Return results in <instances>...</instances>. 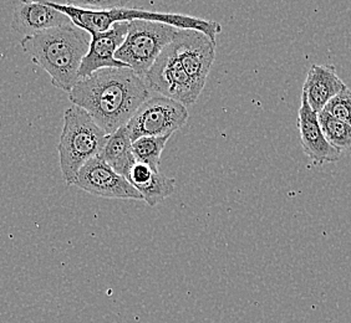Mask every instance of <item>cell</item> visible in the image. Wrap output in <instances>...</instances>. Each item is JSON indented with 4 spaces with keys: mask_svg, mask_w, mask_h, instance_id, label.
Here are the masks:
<instances>
[{
    "mask_svg": "<svg viewBox=\"0 0 351 323\" xmlns=\"http://www.w3.org/2000/svg\"><path fill=\"white\" fill-rule=\"evenodd\" d=\"M68 94L73 105L85 109L110 135L126 126L149 100V88L131 68H102L79 80Z\"/></svg>",
    "mask_w": 351,
    "mask_h": 323,
    "instance_id": "cell-1",
    "label": "cell"
},
{
    "mask_svg": "<svg viewBox=\"0 0 351 323\" xmlns=\"http://www.w3.org/2000/svg\"><path fill=\"white\" fill-rule=\"evenodd\" d=\"M90 42L91 35L71 23L23 36L21 47L35 65L47 73L53 86L69 94L79 82V71Z\"/></svg>",
    "mask_w": 351,
    "mask_h": 323,
    "instance_id": "cell-2",
    "label": "cell"
},
{
    "mask_svg": "<svg viewBox=\"0 0 351 323\" xmlns=\"http://www.w3.org/2000/svg\"><path fill=\"white\" fill-rule=\"evenodd\" d=\"M47 3L60 13L65 14L75 27L85 30L91 36L106 33L116 23L134 21H156L177 29H192L207 35L213 41H216L217 35L222 30L221 24L217 21L199 19L183 14L156 13L142 8H126L117 4L108 8H91L79 7L75 4H58L53 1Z\"/></svg>",
    "mask_w": 351,
    "mask_h": 323,
    "instance_id": "cell-3",
    "label": "cell"
},
{
    "mask_svg": "<svg viewBox=\"0 0 351 323\" xmlns=\"http://www.w3.org/2000/svg\"><path fill=\"white\" fill-rule=\"evenodd\" d=\"M108 140V133L85 109L75 105L65 109L58 152L61 173L68 185H73L88 162L101 155Z\"/></svg>",
    "mask_w": 351,
    "mask_h": 323,
    "instance_id": "cell-4",
    "label": "cell"
},
{
    "mask_svg": "<svg viewBox=\"0 0 351 323\" xmlns=\"http://www.w3.org/2000/svg\"><path fill=\"white\" fill-rule=\"evenodd\" d=\"M178 30L156 21H130L128 35L116 53V60L145 79L163 49L175 40Z\"/></svg>",
    "mask_w": 351,
    "mask_h": 323,
    "instance_id": "cell-5",
    "label": "cell"
},
{
    "mask_svg": "<svg viewBox=\"0 0 351 323\" xmlns=\"http://www.w3.org/2000/svg\"><path fill=\"white\" fill-rule=\"evenodd\" d=\"M189 120V111L182 103L163 96L149 97L126 123L131 141L141 137L172 135Z\"/></svg>",
    "mask_w": 351,
    "mask_h": 323,
    "instance_id": "cell-6",
    "label": "cell"
},
{
    "mask_svg": "<svg viewBox=\"0 0 351 323\" xmlns=\"http://www.w3.org/2000/svg\"><path fill=\"white\" fill-rule=\"evenodd\" d=\"M145 81L149 90L158 96L180 102L184 106L193 105L202 92L183 68L172 44L163 49L145 76Z\"/></svg>",
    "mask_w": 351,
    "mask_h": 323,
    "instance_id": "cell-7",
    "label": "cell"
},
{
    "mask_svg": "<svg viewBox=\"0 0 351 323\" xmlns=\"http://www.w3.org/2000/svg\"><path fill=\"white\" fill-rule=\"evenodd\" d=\"M183 68L202 91L216 59V41L192 29H180L171 42Z\"/></svg>",
    "mask_w": 351,
    "mask_h": 323,
    "instance_id": "cell-8",
    "label": "cell"
},
{
    "mask_svg": "<svg viewBox=\"0 0 351 323\" xmlns=\"http://www.w3.org/2000/svg\"><path fill=\"white\" fill-rule=\"evenodd\" d=\"M73 185L79 187L93 196L110 199L142 201L141 194L130 184L125 177L117 175L102 159L101 155L95 157L80 169Z\"/></svg>",
    "mask_w": 351,
    "mask_h": 323,
    "instance_id": "cell-9",
    "label": "cell"
},
{
    "mask_svg": "<svg viewBox=\"0 0 351 323\" xmlns=\"http://www.w3.org/2000/svg\"><path fill=\"white\" fill-rule=\"evenodd\" d=\"M129 23H116L104 34L91 36L88 53L84 57L79 71V80L88 77L102 68H128L115 55L125 40Z\"/></svg>",
    "mask_w": 351,
    "mask_h": 323,
    "instance_id": "cell-10",
    "label": "cell"
},
{
    "mask_svg": "<svg viewBox=\"0 0 351 323\" xmlns=\"http://www.w3.org/2000/svg\"><path fill=\"white\" fill-rule=\"evenodd\" d=\"M298 128L303 151L314 163H335L340 159L341 151L334 148L326 141L317 120V114L311 109L304 94H302V103L298 112Z\"/></svg>",
    "mask_w": 351,
    "mask_h": 323,
    "instance_id": "cell-11",
    "label": "cell"
},
{
    "mask_svg": "<svg viewBox=\"0 0 351 323\" xmlns=\"http://www.w3.org/2000/svg\"><path fill=\"white\" fill-rule=\"evenodd\" d=\"M71 24L65 14L50 7L47 1H21L13 12L12 27L24 36Z\"/></svg>",
    "mask_w": 351,
    "mask_h": 323,
    "instance_id": "cell-12",
    "label": "cell"
},
{
    "mask_svg": "<svg viewBox=\"0 0 351 323\" xmlns=\"http://www.w3.org/2000/svg\"><path fill=\"white\" fill-rule=\"evenodd\" d=\"M346 88V85L339 77L335 68L330 65H313L303 86V94L306 97L314 112H322L328 102Z\"/></svg>",
    "mask_w": 351,
    "mask_h": 323,
    "instance_id": "cell-13",
    "label": "cell"
},
{
    "mask_svg": "<svg viewBox=\"0 0 351 323\" xmlns=\"http://www.w3.org/2000/svg\"><path fill=\"white\" fill-rule=\"evenodd\" d=\"M101 158L108 163L117 175L128 177L130 169L136 163L132 152V141L126 127L117 129L115 133L108 135V142L102 151Z\"/></svg>",
    "mask_w": 351,
    "mask_h": 323,
    "instance_id": "cell-14",
    "label": "cell"
},
{
    "mask_svg": "<svg viewBox=\"0 0 351 323\" xmlns=\"http://www.w3.org/2000/svg\"><path fill=\"white\" fill-rule=\"evenodd\" d=\"M171 135L161 137H141L132 142V152L136 162L149 166V168L158 172L163 149L166 147Z\"/></svg>",
    "mask_w": 351,
    "mask_h": 323,
    "instance_id": "cell-15",
    "label": "cell"
},
{
    "mask_svg": "<svg viewBox=\"0 0 351 323\" xmlns=\"http://www.w3.org/2000/svg\"><path fill=\"white\" fill-rule=\"evenodd\" d=\"M176 189V179L155 172L149 181L137 187L136 190L141 194L142 201L147 203L149 207H156L163 199L173 194Z\"/></svg>",
    "mask_w": 351,
    "mask_h": 323,
    "instance_id": "cell-16",
    "label": "cell"
},
{
    "mask_svg": "<svg viewBox=\"0 0 351 323\" xmlns=\"http://www.w3.org/2000/svg\"><path fill=\"white\" fill-rule=\"evenodd\" d=\"M317 120L326 141L334 148L343 151L351 149V126L343 121H339L332 116L322 111L317 114Z\"/></svg>",
    "mask_w": 351,
    "mask_h": 323,
    "instance_id": "cell-17",
    "label": "cell"
},
{
    "mask_svg": "<svg viewBox=\"0 0 351 323\" xmlns=\"http://www.w3.org/2000/svg\"><path fill=\"white\" fill-rule=\"evenodd\" d=\"M326 114L351 126V90L345 88L325 106Z\"/></svg>",
    "mask_w": 351,
    "mask_h": 323,
    "instance_id": "cell-18",
    "label": "cell"
}]
</instances>
